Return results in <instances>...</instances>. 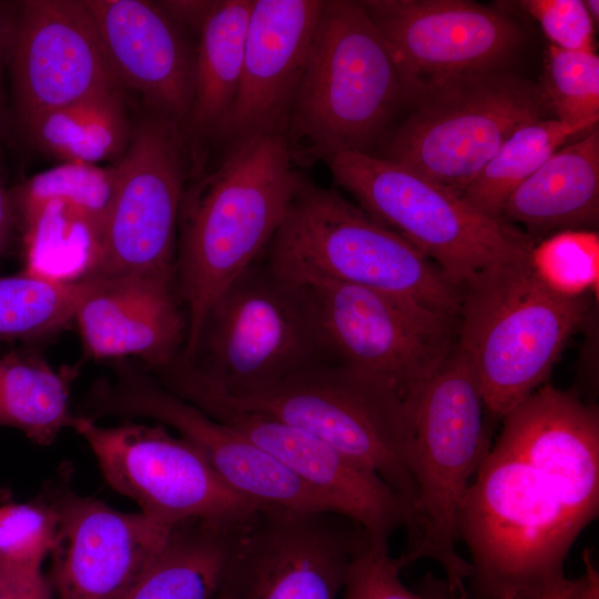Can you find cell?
<instances>
[{
	"mask_svg": "<svg viewBox=\"0 0 599 599\" xmlns=\"http://www.w3.org/2000/svg\"><path fill=\"white\" fill-rule=\"evenodd\" d=\"M300 177L286 136L271 133L231 146L221 165L184 193L175 258L187 319L182 361H193L213 304L267 248Z\"/></svg>",
	"mask_w": 599,
	"mask_h": 599,
	"instance_id": "obj_1",
	"label": "cell"
},
{
	"mask_svg": "<svg viewBox=\"0 0 599 599\" xmlns=\"http://www.w3.org/2000/svg\"><path fill=\"white\" fill-rule=\"evenodd\" d=\"M409 106L396 58L362 1L326 0L285 132L294 164L374 154Z\"/></svg>",
	"mask_w": 599,
	"mask_h": 599,
	"instance_id": "obj_2",
	"label": "cell"
},
{
	"mask_svg": "<svg viewBox=\"0 0 599 599\" xmlns=\"http://www.w3.org/2000/svg\"><path fill=\"white\" fill-rule=\"evenodd\" d=\"M265 253L267 265L296 284L356 285L457 321L461 290L426 255L337 191L303 175Z\"/></svg>",
	"mask_w": 599,
	"mask_h": 599,
	"instance_id": "obj_3",
	"label": "cell"
},
{
	"mask_svg": "<svg viewBox=\"0 0 599 599\" xmlns=\"http://www.w3.org/2000/svg\"><path fill=\"white\" fill-rule=\"evenodd\" d=\"M580 532L542 477L497 441L456 518L484 599H539L567 583L565 561Z\"/></svg>",
	"mask_w": 599,
	"mask_h": 599,
	"instance_id": "obj_4",
	"label": "cell"
},
{
	"mask_svg": "<svg viewBox=\"0 0 599 599\" xmlns=\"http://www.w3.org/2000/svg\"><path fill=\"white\" fill-rule=\"evenodd\" d=\"M588 307L585 294L551 286L531 256L494 266L461 290L456 347L491 416L502 418L547 383Z\"/></svg>",
	"mask_w": 599,
	"mask_h": 599,
	"instance_id": "obj_5",
	"label": "cell"
},
{
	"mask_svg": "<svg viewBox=\"0 0 599 599\" xmlns=\"http://www.w3.org/2000/svg\"><path fill=\"white\" fill-rule=\"evenodd\" d=\"M409 469L417 499L408 534L409 562L430 559L451 592L465 597L471 566L456 548V518L470 481L490 450L489 414L476 374L456 347L407 402ZM490 415V414H489Z\"/></svg>",
	"mask_w": 599,
	"mask_h": 599,
	"instance_id": "obj_6",
	"label": "cell"
},
{
	"mask_svg": "<svg viewBox=\"0 0 599 599\" xmlns=\"http://www.w3.org/2000/svg\"><path fill=\"white\" fill-rule=\"evenodd\" d=\"M176 392L185 400L212 398L315 435L377 475L405 502L412 525L417 491L409 469V409L387 386L341 364L322 362L244 397L225 396L191 372L180 377Z\"/></svg>",
	"mask_w": 599,
	"mask_h": 599,
	"instance_id": "obj_7",
	"label": "cell"
},
{
	"mask_svg": "<svg viewBox=\"0 0 599 599\" xmlns=\"http://www.w3.org/2000/svg\"><path fill=\"white\" fill-rule=\"evenodd\" d=\"M322 362L331 359L309 290L260 258L213 304L185 363L203 383L238 398Z\"/></svg>",
	"mask_w": 599,
	"mask_h": 599,
	"instance_id": "obj_8",
	"label": "cell"
},
{
	"mask_svg": "<svg viewBox=\"0 0 599 599\" xmlns=\"http://www.w3.org/2000/svg\"><path fill=\"white\" fill-rule=\"evenodd\" d=\"M323 162L364 212L417 247L459 290L494 266L532 254L535 244L520 230L402 165L356 151Z\"/></svg>",
	"mask_w": 599,
	"mask_h": 599,
	"instance_id": "obj_9",
	"label": "cell"
},
{
	"mask_svg": "<svg viewBox=\"0 0 599 599\" xmlns=\"http://www.w3.org/2000/svg\"><path fill=\"white\" fill-rule=\"evenodd\" d=\"M548 109L541 87L508 68L464 74L415 102L376 156L461 196L502 143Z\"/></svg>",
	"mask_w": 599,
	"mask_h": 599,
	"instance_id": "obj_10",
	"label": "cell"
},
{
	"mask_svg": "<svg viewBox=\"0 0 599 599\" xmlns=\"http://www.w3.org/2000/svg\"><path fill=\"white\" fill-rule=\"evenodd\" d=\"M306 286L333 363L372 378L405 402L441 367L456 344V319L365 287Z\"/></svg>",
	"mask_w": 599,
	"mask_h": 599,
	"instance_id": "obj_11",
	"label": "cell"
},
{
	"mask_svg": "<svg viewBox=\"0 0 599 599\" xmlns=\"http://www.w3.org/2000/svg\"><path fill=\"white\" fill-rule=\"evenodd\" d=\"M366 540L337 512L263 505L242 524L214 599H337Z\"/></svg>",
	"mask_w": 599,
	"mask_h": 599,
	"instance_id": "obj_12",
	"label": "cell"
},
{
	"mask_svg": "<svg viewBox=\"0 0 599 599\" xmlns=\"http://www.w3.org/2000/svg\"><path fill=\"white\" fill-rule=\"evenodd\" d=\"M70 427L87 441L108 484L160 525L243 520L263 506L231 489L193 444L161 424L108 427L74 416Z\"/></svg>",
	"mask_w": 599,
	"mask_h": 599,
	"instance_id": "obj_13",
	"label": "cell"
},
{
	"mask_svg": "<svg viewBox=\"0 0 599 599\" xmlns=\"http://www.w3.org/2000/svg\"><path fill=\"white\" fill-rule=\"evenodd\" d=\"M183 126L152 113L132 131L116 165L92 277L175 274L176 227L187 155Z\"/></svg>",
	"mask_w": 599,
	"mask_h": 599,
	"instance_id": "obj_14",
	"label": "cell"
},
{
	"mask_svg": "<svg viewBox=\"0 0 599 599\" xmlns=\"http://www.w3.org/2000/svg\"><path fill=\"white\" fill-rule=\"evenodd\" d=\"M362 4L396 58L410 106L460 75L508 68L524 42L512 18L475 1L364 0Z\"/></svg>",
	"mask_w": 599,
	"mask_h": 599,
	"instance_id": "obj_15",
	"label": "cell"
},
{
	"mask_svg": "<svg viewBox=\"0 0 599 599\" xmlns=\"http://www.w3.org/2000/svg\"><path fill=\"white\" fill-rule=\"evenodd\" d=\"M119 369L115 382L94 388L89 406L95 414L148 417L171 426L199 449L231 489L254 502L336 512L325 498L237 430L136 369Z\"/></svg>",
	"mask_w": 599,
	"mask_h": 599,
	"instance_id": "obj_16",
	"label": "cell"
},
{
	"mask_svg": "<svg viewBox=\"0 0 599 599\" xmlns=\"http://www.w3.org/2000/svg\"><path fill=\"white\" fill-rule=\"evenodd\" d=\"M16 13L8 61L22 128L45 112L122 88L84 0H27Z\"/></svg>",
	"mask_w": 599,
	"mask_h": 599,
	"instance_id": "obj_17",
	"label": "cell"
},
{
	"mask_svg": "<svg viewBox=\"0 0 599 599\" xmlns=\"http://www.w3.org/2000/svg\"><path fill=\"white\" fill-rule=\"evenodd\" d=\"M51 504L59 526L52 578L59 599H122L164 545L171 528L73 493Z\"/></svg>",
	"mask_w": 599,
	"mask_h": 599,
	"instance_id": "obj_18",
	"label": "cell"
},
{
	"mask_svg": "<svg viewBox=\"0 0 599 599\" xmlns=\"http://www.w3.org/2000/svg\"><path fill=\"white\" fill-rule=\"evenodd\" d=\"M189 403L270 454L325 498L337 514L359 525L369 540L388 544L396 529L409 526V509L377 475L315 435L272 416L212 398Z\"/></svg>",
	"mask_w": 599,
	"mask_h": 599,
	"instance_id": "obj_19",
	"label": "cell"
},
{
	"mask_svg": "<svg viewBox=\"0 0 599 599\" xmlns=\"http://www.w3.org/2000/svg\"><path fill=\"white\" fill-rule=\"evenodd\" d=\"M325 0H254L238 89L213 139L284 134Z\"/></svg>",
	"mask_w": 599,
	"mask_h": 599,
	"instance_id": "obj_20",
	"label": "cell"
},
{
	"mask_svg": "<svg viewBox=\"0 0 599 599\" xmlns=\"http://www.w3.org/2000/svg\"><path fill=\"white\" fill-rule=\"evenodd\" d=\"M497 443L522 457L582 531L599 512V413L545 383L506 414Z\"/></svg>",
	"mask_w": 599,
	"mask_h": 599,
	"instance_id": "obj_21",
	"label": "cell"
},
{
	"mask_svg": "<svg viewBox=\"0 0 599 599\" xmlns=\"http://www.w3.org/2000/svg\"><path fill=\"white\" fill-rule=\"evenodd\" d=\"M123 87L136 91L152 113L184 126L193 101L195 48L159 4L145 0H84Z\"/></svg>",
	"mask_w": 599,
	"mask_h": 599,
	"instance_id": "obj_22",
	"label": "cell"
},
{
	"mask_svg": "<svg viewBox=\"0 0 599 599\" xmlns=\"http://www.w3.org/2000/svg\"><path fill=\"white\" fill-rule=\"evenodd\" d=\"M182 305L175 274L97 277L73 322L91 357L135 356L156 369L173 362L184 345Z\"/></svg>",
	"mask_w": 599,
	"mask_h": 599,
	"instance_id": "obj_23",
	"label": "cell"
},
{
	"mask_svg": "<svg viewBox=\"0 0 599 599\" xmlns=\"http://www.w3.org/2000/svg\"><path fill=\"white\" fill-rule=\"evenodd\" d=\"M500 221L532 243L599 221V130L557 150L506 200ZM536 245V244H535Z\"/></svg>",
	"mask_w": 599,
	"mask_h": 599,
	"instance_id": "obj_24",
	"label": "cell"
},
{
	"mask_svg": "<svg viewBox=\"0 0 599 599\" xmlns=\"http://www.w3.org/2000/svg\"><path fill=\"white\" fill-rule=\"evenodd\" d=\"M244 520L190 519L122 599H214Z\"/></svg>",
	"mask_w": 599,
	"mask_h": 599,
	"instance_id": "obj_25",
	"label": "cell"
},
{
	"mask_svg": "<svg viewBox=\"0 0 599 599\" xmlns=\"http://www.w3.org/2000/svg\"><path fill=\"white\" fill-rule=\"evenodd\" d=\"M254 0H215L195 48L192 106L183 126L189 149L213 139L235 99Z\"/></svg>",
	"mask_w": 599,
	"mask_h": 599,
	"instance_id": "obj_26",
	"label": "cell"
},
{
	"mask_svg": "<svg viewBox=\"0 0 599 599\" xmlns=\"http://www.w3.org/2000/svg\"><path fill=\"white\" fill-rule=\"evenodd\" d=\"M23 129L41 151L87 164L121 158L132 134L121 89L45 112Z\"/></svg>",
	"mask_w": 599,
	"mask_h": 599,
	"instance_id": "obj_27",
	"label": "cell"
},
{
	"mask_svg": "<svg viewBox=\"0 0 599 599\" xmlns=\"http://www.w3.org/2000/svg\"><path fill=\"white\" fill-rule=\"evenodd\" d=\"M72 376L37 356H0V425L16 428L39 445H49L70 427Z\"/></svg>",
	"mask_w": 599,
	"mask_h": 599,
	"instance_id": "obj_28",
	"label": "cell"
},
{
	"mask_svg": "<svg viewBox=\"0 0 599 599\" xmlns=\"http://www.w3.org/2000/svg\"><path fill=\"white\" fill-rule=\"evenodd\" d=\"M592 129L546 118L521 126L502 143L461 197L480 213L500 221L508 196L570 138Z\"/></svg>",
	"mask_w": 599,
	"mask_h": 599,
	"instance_id": "obj_29",
	"label": "cell"
},
{
	"mask_svg": "<svg viewBox=\"0 0 599 599\" xmlns=\"http://www.w3.org/2000/svg\"><path fill=\"white\" fill-rule=\"evenodd\" d=\"M95 282L60 283L26 272L0 276V342L34 341L65 328Z\"/></svg>",
	"mask_w": 599,
	"mask_h": 599,
	"instance_id": "obj_30",
	"label": "cell"
},
{
	"mask_svg": "<svg viewBox=\"0 0 599 599\" xmlns=\"http://www.w3.org/2000/svg\"><path fill=\"white\" fill-rule=\"evenodd\" d=\"M116 165L63 162L39 172L10 191L16 223L50 201L71 205L100 230L111 205Z\"/></svg>",
	"mask_w": 599,
	"mask_h": 599,
	"instance_id": "obj_31",
	"label": "cell"
},
{
	"mask_svg": "<svg viewBox=\"0 0 599 599\" xmlns=\"http://www.w3.org/2000/svg\"><path fill=\"white\" fill-rule=\"evenodd\" d=\"M541 90L556 119L598 126L599 57L596 51H567L549 45Z\"/></svg>",
	"mask_w": 599,
	"mask_h": 599,
	"instance_id": "obj_32",
	"label": "cell"
},
{
	"mask_svg": "<svg viewBox=\"0 0 599 599\" xmlns=\"http://www.w3.org/2000/svg\"><path fill=\"white\" fill-rule=\"evenodd\" d=\"M59 515L51 502H9L0 506V561L28 570H41L51 554Z\"/></svg>",
	"mask_w": 599,
	"mask_h": 599,
	"instance_id": "obj_33",
	"label": "cell"
},
{
	"mask_svg": "<svg viewBox=\"0 0 599 599\" xmlns=\"http://www.w3.org/2000/svg\"><path fill=\"white\" fill-rule=\"evenodd\" d=\"M409 561L404 555L393 557L386 542H366L355 556L344 587V599H463L446 582L417 592L403 582L400 572Z\"/></svg>",
	"mask_w": 599,
	"mask_h": 599,
	"instance_id": "obj_34",
	"label": "cell"
},
{
	"mask_svg": "<svg viewBox=\"0 0 599 599\" xmlns=\"http://www.w3.org/2000/svg\"><path fill=\"white\" fill-rule=\"evenodd\" d=\"M598 250L599 238L593 231H566L535 245L531 260L551 286L581 295L597 282Z\"/></svg>",
	"mask_w": 599,
	"mask_h": 599,
	"instance_id": "obj_35",
	"label": "cell"
},
{
	"mask_svg": "<svg viewBox=\"0 0 599 599\" xmlns=\"http://www.w3.org/2000/svg\"><path fill=\"white\" fill-rule=\"evenodd\" d=\"M522 10L540 24L550 45L567 51H596L595 24L580 0H524Z\"/></svg>",
	"mask_w": 599,
	"mask_h": 599,
	"instance_id": "obj_36",
	"label": "cell"
},
{
	"mask_svg": "<svg viewBox=\"0 0 599 599\" xmlns=\"http://www.w3.org/2000/svg\"><path fill=\"white\" fill-rule=\"evenodd\" d=\"M0 599H52L41 570H28L0 561Z\"/></svg>",
	"mask_w": 599,
	"mask_h": 599,
	"instance_id": "obj_37",
	"label": "cell"
},
{
	"mask_svg": "<svg viewBox=\"0 0 599 599\" xmlns=\"http://www.w3.org/2000/svg\"><path fill=\"white\" fill-rule=\"evenodd\" d=\"M187 33L199 35L214 1H158Z\"/></svg>",
	"mask_w": 599,
	"mask_h": 599,
	"instance_id": "obj_38",
	"label": "cell"
},
{
	"mask_svg": "<svg viewBox=\"0 0 599 599\" xmlns=\"http://www.w3.org/2000/svg\"><path fill=\"white\" fill-rule=\"evenodd\" d=\"M16 225L10 191H7L0 182V256L7 250Z\"/></svg>",
	"mask_w": 599,
	"mask_h": 599,
	"instance_id": "obj_39",
	"label": "cell"
},
{
	"mask_svg": "<svg viewBox=\"0 0 599 599\" xmlns=\"http://www.w3.org/2000/svg\"><path fill=\"white\" fill-rule=\"evenodd\" d=\"M582 561L585 571L582 585L572 599H599V573L589 550H583Z\"/></svg>",
	"mask_w": 599,
	"mask_h": 599,
	"instance_id": "obj_40",
	"label": "cell"
},
{
	"mask_svg": "<svg viewBox=\"0 0 599 599\" xmlns=\"http://www.w3.org/2000/svg\"><path fill=\"white\" fill-rule=\"evenodd\" d=\"M14 14L8 13L0 4V123L2 115L1 74L4 61L8 60L9 45L13 29Z\"/></svg>",
	"mask_w": 599,
	"mask_h": 599,
	"instance_id": "obj_41",
	"label": "cell"
},
{
	"mask_svg": "<svg viewBox=\"0 0 599 599\" xmlns=\"http://www.w3.org/2000/svg\"><path fill=\"white\" fill-rule=\"evenodd\" d=\"M582 585V576L569 579L567 583L539 599H572Z\"/></svg>",
	"mask_w": 599,
	"mask_h": 599,
	"instance_id": "obj_42",
	"label": "cell"
},
{
	"mask_svg": "<svg viewBox=\"0 0 599 599\" xmlns=\"http://www.w3.org/2000/svg\"><path fill=\"white\" fill-rule=\"evenodd\" d=\"M586 8H587V11L593 22L595 26H598V20H599V1L597 0H587V1H583Z\"/></svg>",
	"mask_w": 599,
	"mask_h": 599,
	"instance_id": "obj_43",
	"label": "cell"
}]
</instances>
